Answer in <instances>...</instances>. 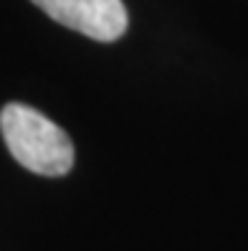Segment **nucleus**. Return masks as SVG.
<instances>
[{
	"instance_id": "1",
	"label": "nucleus",
	"mask_w": 248,
	"mask_h": 251,
	"mask_svg": "<svg viewBox=\"0 0 248 251\" xmlns=\"http://www.w3.org/2000/svg\"><path fill=\"white\" fill-rule=\"evenodd\" d=\"M0 132L10 155L25 170L58 178L74 168V145L66 132L38 109L10 101L0 112Z\"/></svg>"
},
{
	"instance_id": "2",
	"label": "nucleus",
	"mask_w": 248,
	"mask_h": 251,
	"mask_svg": "<svg viewBox=\"0 0 248 251\" xmlns=\"http://www.w3.org/2000/svg\"><path fill=\"white\" fill-rule=\"evenodd\" d=\"M46 16L94 41H116L127 31L122 0H31Z\"/></svg>"
}]
</instances>
